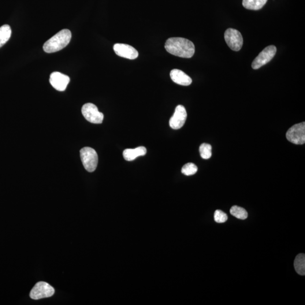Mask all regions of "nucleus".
Wrapping results in <instances>:
<instances>
[{"mask_svg": "<svg viewBox=\"0 0 305 305\" xmlns=\"http://www.w3.org/2000/svg\"><path fill=\"white\" fill-rule=\"evenodd\" d=\"M165 48L169 53L181 58H190L195 52L194 44L182 38H169L166 41Z\"/></svg>", "mask_w": 305, "mask_h": 305, "instance_id": "1", "label": "nucleus"}, {"mask_svg": "<svg viewBox=\"0 0 305 305\" xmlns=\"http://www.w3.org/2000/svg\"><path fill=\"white\" fill-rule=\"evenodd\" d=\"M72 36V32L69 29H62L44 44L43 50L48 53L61 51L68 46Z\"/></svg>", "mask_w": 305, "mask_h": 305, "instance_id": "2", "label": "nucleus"}, {"mask_svg": "<svg viewBox=\"0 0 305 305\" xmlns=\"http://www.w3.org/2000/svg\"><path fill=\"white\" fill-rule=\"evenodd\" d=\"M80 154L85 169L89 173L95 172L99 161L96 151L90 147H84L80 150Z\"/></svg>", "mask_w": 305, "mask_h": 305, "instance_id": "3", "label": "nucleus"}, {"mask_svg": "<svg viewBox=\"0 0 305 305\" xmlns=\"http://www.w3.org/2000/svg\"><path fill=\"white\" fill-rule=\"evenodd\" d=\"M286 137L290 142L296 145L305 143V123L296 124L290 128L286 134Z\"/></svg>", "mask_w": 305, "mask_h": 305, "instance_id": "4", "label": "nucleus"}, {"mask_svg": "<svg viewBox=\"0 0 305 305\" xmlns=\"http://www.w3.org/2000/svg\"><path fill=\"white\" fill-rule=\"evenodd\" d=\"M81 113L85 120L94 124H101L103 120V114L100 112L94 104L87 103L84 104L81 109Z\"/></svg>", "mask_w": 305, "mask_h": 305, "instance_id": "5", "label": "nucleus"}, {"mask_svg": "<svg viewBox=\"0 0 305 305\" xmlns=\"http://www.w3.org/2000/svg\"><path fill=\"white\" fill-rule=\"evenodd\" d=\"M55 291L53 287L46 282L40 281L36 284L30 292V297L33 300L48 298L53 296Z\"/></svg>", "mask_w": 305, "mask_h": 305, "instance_id": "6", "label": "nucleus"}, {"mask_svg": "<svg viewBox=\"0 0 305 305\" xmlns=\"http://www.w3.org/2000/svg\"><path fill=\"white\" fill-rule=\"evenodd\" d=\"M277 48L274 46H270L265 48L252 62V68L256 70L261 68L271 61L277 53Z\"/></svg>", "mask_w": 305, "mask_h": 305, "instance_id": "7", "label": "nucleus"}, {"mask_svg": "<svg viewBox=\"0 0 305 305\" xmlns=\"http://www.w3.org/2000/svg\"><path fill=\"white\" fill-rule=\"evenodd\" d=\"M225 39L228 46L234 51H239L243 45V38L237 29L229 28L225 33Z\"/></svg>", "mask_w": 305, "mask_h": 305, "instance_id": "8", "label": "nucleus"}, {"mask_svg": "<svg viewBox=\"0 0 305 305\" xmlns=\"http://www.w3.org/2000/svg\"><path fill=\"white\" fill-rule=\"evenodd\" d=\"M187 111L183 105L177 106L172 117L170 118L169 124L171 128L174 129L181 128L187 120Z\"/></svg>", "mask_w": 305, "mask_h": 305, "instance_id": "9", "label": "nucleus"}, {"mask_svg": "<svg viewBox=\"0 0 305 305\" xmlns=\"http://www.w3.org/2000/svg\"><path fill=\"white\" fill-rule=\"evenodd\" d=\"M115 54L121 57L135 59L138 57V51L135 48L125 44H115L113 47Z\"/></svg>", "mask_w": 305, "mask_h": 305, "instance_id": "10", "label": "nucleus"}, {"mask_svg": "<svg viewBox=\"0 0 305 305\" xmlns=\"http://www.w3.org/2000/svg\"><path fill=\"white\" fill-rule=\"evenodd\" d=\"M70 81L68 76L61 73L54 72L50 76V83L58 91H64Z\"/></svg>", "mask_w": 305, "mask_h": 305, "instance_id": "11", "label": "nucleus"}, {"mask_svg": "<svg viewBox=\"0 0 305 305\" xmlns=\"http://www.w3.org/2000/svg\"><path fill=\"white\" fill-rule=\"evenodd\" d=\"M170 77L174 83L184 86H188L192 82L191 77L180 70L173 69L171 71Z\"/></svg>", "mask_w": 305, "mask_h": 305, "instance_id": "12", "label": "nucleus"}, {"mask_svg": "<svg viewBox=\"0 0 305 305\" xmlns=\"http://www.w3.org/2000/svg\"><path fill=\"white\" fill-rule=\"evenodd\" d=\"M147 152V149L144 147H139L135 149H127L123 152V155L126 161H132L137 157L146 155Z\"/></svg>", "mask_w": 305, "mask_h": 305, "instance_id": "13", "label": "nucleus"}, {"mask_svg": "<svg viewBox=\"0 0 305 305\" xmlns=\"http://www.w3.org/2000/svg\"><path fill=\"white\" fill-rule=\"evenodd\" d=\"M267 0H243V5L245 8L252 10H258L262 8Z\"/></svg>", "mask_w": 305, "mask_h": 305, "instance_id": "14", "label": "nucleus"}, {"mask_svg": "<svg viewBox=\"0 0 305 305\" xmlns=\"http://www.w3.org/2000/svg\"><path fill=\"white\" fill-rule=\"evenodd\" d=\"M294 266L297 274L302 276L305 275V255L301 254L296 256L294 262Z\"/></svg>", "mask_w": 305, "mask_h": 305, "instance_id": "15", "label": "nucleus"}, {"mask_svg": "<svg viewBox=\"0 0 305 305\" xmlns=\"http://www.w3.org/2000/svg\"><path fill=\"white\" fill-rule=\"evenodd\" d=\"M12 35V29L8 25H5L0 27V48L8 42Z\"/></svg>", "mask_w": 305, "mask_h": 305, "instance_id": "16", "label": "nucleus"}, {"mask_svg": "<svg viewBox=\"0 0 305 305\" xmlns=\"http://www.w3.org/2000/svg\"><path fill=\"white\" fill-rule=\"evenodd\" d=\"M230 213L233 216L240 219H247L248 218V213L244 208L237 206H233L230 209Z\"/></svg>", "mask_w": 305, "mask_h": 305, "instance_id": "17", "label": "nucleus"}, {"mask_svg": "<svg viewBox=\"0 0 305 305\" xmlns=\"http://www.w3.org/2000/svg\"><path fill=\"white\" fill-rule=\"evenodd\" d=\"M201 157L203 159L210 158L212 155V147L209 144L203 143L201 145L199 149Z\"/></svg>", "mask_w": 305, "mask_h": 305, "instance_id": "18", "label": "nucleus"}, {"mask_svg": "<svg viewBox=\"0 0 305 305\" xmlns=\"http://www.w3.org/2000/svg\"><path fill=\"white\" fill-rule=\"evenodd\" d=\"M198 168L193 163H188L182 167L181 173L185 176H190L195 174L197 172Z\"/></svg>", "mask_w": 305, "mask_h": 305, "instance_id": "19", "label": "nucleus"}, {"mask_svg": "<svg viewBox=\"0 0 305 305\" xmlns=\"http://www.w3.org/2000/svg\"><path fill=\"white\" fill-rule=\"evenodd\" d=\"M228 215L220 210L215 211L214 213V220L218 223H225L228 221Z\"/></svg>", "mask_w": 305, "mask_h": 305, "instance_id": "20", "label": "nucleus"}]
</instances>
